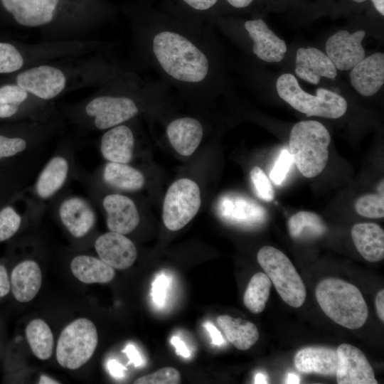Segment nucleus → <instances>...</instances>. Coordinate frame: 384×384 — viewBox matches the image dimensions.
Segmentation results:
<instances>
[{
    "label": "nucleus",
    "instance_id": "nucleus-23",
    "mask_svg": "<svg viewBox=\"0 0 384 384\" xmlns=\"http://www.w3.org/2000/svg\"><path fill=\"white\" fill-rule=\"evenodd\" d=\"M351 237L360 255L368 262H378L384 257V231L374 223H361L351 228Z\"/></svg>",
    "mask_w": 384,
    "mask_h": 384
},
{
    "label": "nucleus",
    "instance_id": "nucleus-16",
    "mask_svg": "<svg viewBox=\"0 0 384 384\" xmlns=\"http://www.w3.org/2000/svg\"><path fill=\"white\" fill-rule=\"evenodd\" d=\"M295 73L301 79L316 85L321 77L334 79L336 68L328 57L316 48H299L296 54Z\"/></svg>",
    "mask_w": 384,
    "mask_h": 384
},
{
    "label": "nucleus",
    "instance_id": "nucleus-51",
    "mask_svg": "<svg viewBox=\"0 0 384 384\" xmlns=\"http://www.w3.org/2000/svg\"><path fill=\"white\" fill-rule=\"evenodd\" d=\"M255 383L256 384H265L268 383V377L263 373H258L255 376Z\"/></svg>",
    "mask_w": 384,
    "mask_h": 384
},
{
    "label": "nucleus",
    "instance_id": "nucleus-6",
    "mask_svg": "<svg viewBox=\"0 0 384 384\" xmlns=\"http://www.w3.org/2000/svg\"><path fill=\"white\" fill-rule=\"evenodd\" d=\"M19 25L34 28L48 25L65 14L82 11L89 0H0Z\"/></svg>",
    "mask_w": 384,
    "mask_h": 384
},
{
    "label": "nucleus",
    "instance_id": "nucleus-31",
    "mask_svg": "<svg viewBox=\"0 0 384 384\" xmlns=\"http://www.w3.org/2000/svg\"><path fill=\"white\" fill-rule=\"evenodd\" d=\"M272 282L263 272L255 274L250 279L245 289L243 302L252 313H261L265 308L269 299Z\"/></svg>",
    "mask_w": 384,
    "mask_h": 384
},
{
    "label": "nucleus",
    "instance_id": "nucleus-46",
    "mask_svg": "<svg viewBox=\"0 0 384 384\" xmlns=\"http://www.w3.org/2000/svg\"><path fill=\"white\" fill-rule=\"evenodd\" d=\"M171 343L175 347L176 353L183 357H190V352L184 342L178 336H174L171 338Z\"/></svg>",
    "mask_w": 384,
    "mask_h": 384
},
{
    "label": "nucleus",
    "instance_id": "nucleus-3",
    "mask_svg": "<svg viewBox=\"0 0 384 384\" xmlns=\"http://www.w3.org/2000/svg\"><path fill=\"white\" fill-rule=\"evenodd\" d=\"M330 142L328 129L317 121H302L293 126L289 135V153L302 175L313 178L323 171L329 159Z\"/></svg>",
    "mask_w": 384,
    "mask_h": 384
},
{
    "label": "nucleus",
    "instance_id": "nucleus-40",
    "mask_svg": "<svg viewBox=\"0 0 384 384\" xmlns=\"http://www.w3.org/2000/svg\"><path fill=\"white\" fill-rule=\"evenodd\" d=\"M170 284V278L165 274H160L153 282L151 285V298L159 306L164 305L166 292Z\"/></svg>",
    "mask_w": 384,
    "mask_h": 384
},
{
    "label": "nucleus",
    "instance_id": "nucleus-45",
    "mask_svg": "<svg viewBox=\"0 0 384 384\" xmlns=\"http://www.w3.org/2000/svg\"><path fill=\"white\" fill-rule=\"evenodd\" d=\"M107 367L110 373L116 378H121L124 375L126 368L116 360H110Z\"/></svg>",
    "mask_w": 384,
    "mask_h": 384
},
{
    "label": "nucleus",
    "instance_id": "nucleus-36",
    "mask_svg": "<svg viewBox=\"0 0 384 384\" xmlns=\"http://www.w3.org/2000/svg\"><path fill=\"white\" fill-rule=\"evenodd\" d=\"M21 223L20 215L11 207L0 211V242L11 238L18 230Z\"/></svg>",
    "mask_w": 384,
    "mask_h": 384
},
{
    "label": "nucleus",
    "instance_id": "nucleus-1",
    "mask_svg": "<svg viewBox=\"0 0 384 384\" xmlns=\"http://www.w3.org/2000/svg\"><path fill=\"white\" fill-rule=\"evenodd\" d=\"M146 62L181 93L210 97L219 90L217 48L210 29L198 24L151 22L139 31Z\"/></svg>",
    "mask_w": 384,
    "mask_h": 384
},
{
    "label": "nucleus",
    "instance_id": "nucleus-22",
    "mask_svg": "<svg viewBox=\"0 0 384 384\" xmlns=\"http://www.w3.org/2000/svg\"><path fill=\"white\" fill-rule=\"evenodd\" d=\"M41 284V270L35 261H23L12 270L11 290L14 298L20 302L32 300L39 292Z\"/></svg>",
    "mask_w": 384,
    "mask_h": 384
},
{
    "label": "nucleus",
    "instance_id": "nucleus-9",
    "mask_svg": "<svg viewBox=\"0 0 384 384\" xmlns=\"http://www.w3.org/2000/svg\"><path fill=\"white\" fill-rule=\"evenodd\" d=\"M86 113L95 117L97 129H107L135 117L139 109L132 98L123 95H101L92 100L85 107Z\"/></svg>",
    "mask_w": 384,
    "mask_h": 384
},
{
    "label": "nucleus",
    "instance_id": "nucleus-37",
    "mask_svg": "<svg viewBox=\"0 0 384 384\" xmlns=\"http://www.w3.org/2000/svg\"><path fill=\"white\" fill-rule=\"evenodd\" d=\"M293 161L289 151L282 149L270 173L271 181L276 185H280L286 178Z\"/></svg>",
    "mask_w": 384,
    "mask_h": 384
},
{
    "label": "nucleus",
    "instance_id": "nucleus-49",
    "mask_svg": "<svg viewBox=\"0 0 384 384\" xmlns=\"http://www.w3.org/2000/svg\"><path fill=\"white\" fill-rule=\"evenodd\" d=\"M232 6L238 9L248 6L253 0H226Z\"/></svg>",
    "mask_w": 384,
    "mask_h": 384
},
{
    "label": "nucleus",
    "instance_id": "nucleus-53",
    "mask_svg": "<svg viewBox=\"0 0 384 384\" xmlns=\"http://www.w3.org/2000/svg\"><path fill=\"white\" fill-rule=\"evenodd\" d=\"M39 384H58L59 382L49 378L48 376H46L45 375H42L40 378Z\"/></svg>",
    "mask_w": 384,
    "mask_h": 384
},
{
    "label": "nucleus",
    "instance_id": "nucleus-44",
    "mask_svg": "<svg viewBox=\"0 0 384 384\" xmlns=\"http://www.w3.org/2000/svg\"><path fill=\"white\" fill-rule=\"evenodd\" d=\"M203 326L205 327L206 331L209 333L212 339V343L214 345L220 346L224 343V338L222 336V334L218 330V329L215 326H213L211 323L210 322L205 323Z\"/></svg>",
    "mask_w": 384,
    "mask_h": 384
},
{
    "label": "nucleus",
    "instance_id": "nucleus-5",
    "mask_svg": "<svg viewBox=\"0 0 384 384\" xmlns=\"http://www.w3.org/2000/svg\"><path fill=\"white\" fill-rule=\"evenodd\" d=\"M257 259L282 300L292 307H300L306 299V287L287 256L266 245L260 249Z\"/></svg>",
    "mask_w": 384,
    "mask_h": 384
},
{
    "label": "nucleus",
    "instance_id": "nucleus-54",
    "mask_svg": "<svg viewBox=\"0 0 384 384\" xmlns=\"http://www.w3.org/2000/svg\"><path fill=\"white\" fill-rule=\"evenodd\" d=\"M383 188H384V185H383V180H382L378 186V188H377V190H378V193L380 194V195H383L384 193H383Z\"/></svg>",
    "mask_w": 384,
    "mask_h": 384
},
{
    "label": "nucleus",
    "instance_id": "nucleus-41",
    "mask_svg": "<svg viewBox=\"0 0 384 384\" xmlns=\"http://www.w3.org/2000/svg\"><path fill=\"white\" fill-rule=\"evenodd\" d=\"M189 8L197 11H206L213 7L218 0H182Z\"/></svg>",
    "mask_w": 384,
    "mask_h": 384
},
{
    "label": "nucleus",
    "instance_id": "nucleus-4",
    "mask_svg": "<svg viewBox=\"0 0 384 384\" xmlns=\"http://www.w3.org/2000/svg\"><path fill=\"white\" fill-rule=\"evenodd\" d=\"M276 88L283 100L307 117L336 119L342 117L347 110V102L342 96L324 88L317 89L315 96L310 95L300 87L296 78L290 73L279 77Z\"/></svg>",
    "mask_w": 384,
    "mask_h": 384
},
{
    "label": "nucleus",
    "instance_id": "nucleus-14",
    "mask_svg": "<svg viewBox=\"0 0 384 384\" xmlns=\"http://www.w3.org/2000/svg\"><path fill=\"white\" fill-rule=\"evenodd\" d=\"M244 28L253 42L252 52L268 63L281 61L287 52L285 42L277 36L262 19L246 21Z\"/></svg>",
    "mask_w": 384,
    "mask_h": 384
},
{
    "label": "nucleus",
    "instance_id": "nucleus-25",
    "mask_svg": "<svg viewBox=\"0 0 384 384\" xmlns=\"http://www.w3.org/2000/svg\"><path fill=\"white\" fill-rule=\"evenodd\" d=\"M223 214L230 221L246 225H257L267 219L261 206L243 197H229L223 204Z\"/></svg>",
    "mask_w": 384,
    "mask_h": 384
},
{
    "label": "nucleus",
    "instance_id": "nucleus-55",
    "mask_svg": "<svg viewBox=\"0 0 384 384\" xmlns=\"http://www.w3.org/2000/svg\"><path fill=\"white\" fill-rule=\"evenodd\" d=\"M353 1L356 2V3H362V2H364L366 0H353Z\"/></svg>",
    "mask_w": 384,
    "mask_h": 384
},
{
    "label": "nucleus",
    "instance_id": "nucleus-17",
    "mask_svg": "<svg viewBox=\"0 0 384 384\" xmlns=\"http://www.w3.org/2000/svg\"><path fill=\"white\" fill-rule=\"evenodd\" d=\"M352 86L361 95H375L384 82V54L376 53L364 58L350 73Z\"/></svg>",
    "mask_w": 384,
    "mask_h": 384
},
{
    "label": "nucleus",
    "instance_id": "nucleus-34",
    "mask_svg": "<svg viewBox=\"0 0 384 384\" xmlns=\"http://www.w3.org/2000/svg\"><path fill=\"white\" fill-rule=\"evenodd\" d=\"M250 176L255 195L264 201L271 202L274 197V191L263 170L259 166H254Z\"/></svg>",
    "mask_w": 384,
    "mask_h": 384
},
{
    "label": "nucleus",
    "instance_id": "nucleus-10",
    "mask_svg": "<svg viewBox=\"0 0 384 384\" xmlns=\"http://www.w3.org/2000/svg\"><path fill=\"white\" fill-rule=\"evenodd\" d=\"M16 84L36 97L50 100L64 90L66 78L60 69L43 65L20 73Z\"/></svg>",
    "mask_w": 384,
    "mask_h": 384
},
{
    "label": "nucleus",
    "instance_id": "nucleus-18",
    "mask_svg": "<svg viewBox=\"0 0 384 384\" xmlns=\"http://www.w3.org/2000/svg\"><path fill=\"white\" fill-rule=\"evenodd\" d=\"M166 134L173 148L181 155H191L203 137V127L196 118L182 117L173 119L166 127Z\"/></svg>",
    "mask_w": 384,
    "mask_h": 384
},
{
    "label": "nucleus",
    "instance_id": "nucleus-39",
    "mask_svg": "<svg viewBox=\"0 0 384 384\" xmlns=\"http://www.w3.org/2000/svg\"><path fill=\"white\" fill-rule=\"evenodd\" d=\"M26 143L21 138H9L0 135V159L14 156L23 151Z\"/></svg>",
    "mask_w": 384,
    "mask_h": 384
},
{
    "label": "nucleus",
    "instance_id": "nucleus-42",
    "mask_svg": "<svg viewBox=\"0 0 384 384\" xmlns=\"http://www.w3.org/2000/svg\"><path fill=\"white\" fill-rule=\"evenodd\" d=\"M122 352L127 356L129 360V363H133L136 367L142 366L144 363L142 357L133 344H128Z\"/></svg>",
    "mask_w": 384,
    "mask_h": 384
},
{
    "label": "nucleus",
    "instance_id": "nucleus-33",
    "mask_svg": "<svg viewBox=\"0 0 384 384\" xmlns=\"http://www.w3.org/2000/svg\"><path fill=\"white\" fill-rule=\"evenodd\" d=\"M23 63L21 53L14 46L0 42V74L16 72L22 68Z\"/></svg>",
    "mask_w": 384,
    "mask_h": 384
},
{
    "label": "nucleus",
    "instance_id": "nucleus-15",
    "mask_svg": "<svg viewBox=\"0 0 384 384\" xmlns=\"http://www.w3.org/2000/svg\"><path fill=\"white\" fill-rule=\"evenodd\" d=\"M102 205L107 213V225L110 231L125 235L133 231L139 223V215L135 203L120 194L105 196Z\"/></svg>",
    "mask_w": 384,
    "mask_h": 384
},
{
    "label": "nucleus",
    "instance_id": "nucleus-24",
    "mask_svg": "<svg viewBox=\"0 0 384 384\" xmlns=\"http://www.w3.org/2000/svg\"><path fill=\"white\" fill-rule=\"evenodd\" d=\"M217 323L228 341L239 350L249 349L259 338L258 329L250 321L229 315H221L217 317Z\"/></svg>",
    "mask_w": 384,
    "mask_h": 384
},
{
    "label": "nucleus",
    "instance_id": "nucleus-8",
    "mask_svg": "<svg viewBox=\"0 0 384 384\" xmlns=\"http://www.w3.org/2000/svg\"><path fill=\"white\" fill-rule=\"evenodd\" d=\"M201 205V191L195 181L186 178L174 181L164 198V224L172 231L181 229L197 214Z\"/></svg>",
    "mask_w": 384,
    "mask_h": 384
},
{
    "label": "nucleus",
    "instance_id": "nucleus-20",
    "mask_svg": "<svg viewBox=\"0 0 384 384\" xmlns=\"http://www.w3.org/2000/svg\"><path fill=\"white\" fill-rule=\"evenodd\" d=\"M59 215L63 225L75 238L85 236L95 223L92 209L86 201L78 197L63 201L59 209Z\"/></svg>",
    "mask_w": 384,
    "mask_h": 384
},
{
    "label": "nucleus",
    "instance_id": "nucleus-38",
    "mask_svg": "<svg viewBox=\"0 0 384 384\" xmlns=\"http://www.w3.org/2000/svg\"><path fill=\"white\" fill-rule=\"evenodd\" d=\"M28 92L17 84L0 87V102L19 105L28 97Z\"/></svg>",
    "mask_w": 384,
    "mask_h": 384
},
{
    "label": "nucleus",
    "instance_id": "nucleus-30",
    "mask_svg": "<svg viewBox=\"0 0 384 384\" xmlns=\"http://www.w3.org/2000/svg\"><path fill=\"white\" fill-rule=\"evenodd\" d=\"M25 333L35 356L40 360L50 358L53 351L54 339L48 325L42 319H35L27 325Z\"/></svg>",
    "mask_w": 384,
    "mask_h": 384
},
{
    "label": "nucleus",
    "instance_id": "nucleus-27",
    "mask_svg": "<svg viewBox=\"0 0 384 384\" xmlns=\"http://www.w3.org/2000/svg\"><path fill=\"white\" fill-rule=\"evenodd\" d=\"M288 230L291 238L295 240L306 241L321 237L327 228L323 219L311 211H299L288 220Z\"/></svg>",
    "mask_w": 384,
    "mask_h": 384
},
{
    "label": "nucleus",
    "instance_id": "nucleus-7",
    "mask_svg": "<svg viewBox=\"0 0 384 384\" xmlns=\"http://www.w3.org/2000/svg\"><path fill=\"white\" fill-rule=\"evenodd\" d=\"M98 343L95 325L86 318H79L60 333L56 347V359L62 367L75 370L92 356Z\"/></svg>",
    "mask_w": 384,
    "mask_h": 384
},
{
    "label": "nucleus",
    "instance_id": "nucleus-26",
    "mask_svg": "<svg viewBox=\"0 0 384 384\" xmlns=\"http://www.w3.org/2000/svg\"><path fill=\"white\" fill-rule=\"evenodd\" d=\"M73 275L85 284L107 283L115 275L114 268L100 259L87 255H79L70 262Z\"/></svg>",
    "mask_w": 384,
    "mask_h": 384
},
{
    "label": "nucleus",
    "instance_id": "nucleus-29",
    "mask_svg": "<svg viewBox=\"0 0 384 384\" xmlns=\"http://www.w3.org/2000/svg\"><path fill=\"white\" fill-rule=\"evenodd\" d=\"M103 178L110 186L124 191H137L145 183L144 175L137 169L126 164L112 162L107 164Z\"/></svg>",
    "mask_w": 384,
    "mask_h": 384
},
{
    "label": "nucleus",
    "instance_id": "nucleus-47",
    "mask_svg": "<svg viewBox=\"0 0 384 384\" xmlns=\"http://www.w3.org/2000/svg\"><path fill=\"white\" fill-rule=\"evenodd\" d=\"M19 105L0 102V118H7L15 114Z\"/></svg>",
    "mask_w": 384,
    "mask_h": 384
},
{
    "label": "nucleus",
    "instance_id": "nucleus-21",
    "mask_svg": "<svg viewBox=\"0 0 384 384\" xmlns=\"http://www.w3.org/2000/svg\"><path fill=\"white\" fill-rule=\"evenodd\" d=\"M134 139L132 131L124 124L110 128L102 137L103 157L112 162L127 164L132 158Z\"/></svg>",
    "mask_w": 384,
    "mask_h": 384
},
{
    "label": "nucleus",
    "instance_id": "nucleus-48",
    "mask_svg": "<svg viewBox=\"0 0 384 384\" xmlns=\"http://www.w3.org/2000/svg\"><path fill=\"white\" fill-rule=\"evenodd\" d=\"M375 304L379 319L384 321V290H380L375 297Z\"/></svg>",
    "mask_w": 384,
    "mask_h": 384
},
{
    "label": "nucleus",
    "instance_id": "nucleus-13",
    "mask_svg": "<svg viewBox=\"0 0 384 384\" xmlns=\"http://www.w3.org/2000/svg\"><path fill=\"white\" fill-rule=\"evenodd\" d=\"M95 247L100 260L117 270L131 267L137 256L134 244L124 235L112 231L98 237Z\"/></svg>",
    "mask_w": 384,
    "mask_h": 384
},
{
    "label": "nucleus",
    "instance_id": "nucleus-12",
    "mask_svg": "<svg viewBox=\"0 0 384 384\" xmlns=\"http://www.w3.org/2000/svg\"><path fill=\"white\" fill-rule=\"evenodd\" d=\"M365 35L364 31L350 33L343 30L329 38L326 44V55L336 69L351 70L365 58V50L361 45Z\"/></svg>",
    "mask_w": 384,
    "mask_h": 384
},
{
    "label": "nucleus",
    "instance_id": "nucleus-35",
    "mask_svg": "<svg viewBox=\"0 0 384 384\" xmlns=\"http://www.w3.org/2000/svg\"><path fill=\"white\" fill-rule=\"evenodd\" d=\"M179 372L172 367H164L153 373L135 380V384H178L181 383Z\"/></svg>",
    "mask_w": 384,
    "mask_h": 384
},
{
    "label": "nucleus",
    "instance_id": "nucleus-11",
    "mask_svg": "<svg viewBox=\"0 0 384 384\" xmlns=\"http://www.w3.org/2000/svg\"><path fill=\"white\" fill-rule=\"evenodd\" d=\"M336 378L338 384H377L373 369L364 353L356 346L343 343L337 350Z\"/></svg>",
    "mask_w": 384,
    "mask_h": 384
},
{
    "label": "nucleus",
    "instance_id": "nucleus-32",
    "mask_svg": "<svg viewBox=\"0 0 384 384\" xmlns=\"http://www.w3.org/2000/svg\"><path fill=\"white\" fill-rule=\"evenodd\" d=\"M358 214L368 218H381L384 216V198L379 193H368L359 197L355 202Z\"/></svg>",
    "mask_w": 384,
    "mask_h": 384
},
{
    "label": "nucleus",
    "instance_id": "nucleus-52",
    "mask_svg": "<svg viewBox=\"0 0 384 384\" xmlns=\"http://www.w3.org/2000/svg\"><path fill=\"white\" fill-rule=\"evenodd\" d=\"M374 7L381 14L384 15V1L383 0H371Z\"/></svg>",
    "mask_w": 384,
    "mask_h": 384
},
{
    "label": "nucleus",
    "instance_id": "nucleus-43",
    "mask_svg": "<svg viewBox=\"0 0 384 384\" xmlns=\"http://www.w3.org/2000/svg\"><path fill=\"white\" fill-rule=\"evenodd\" d=\"M11 285L6 267L0 265V299L10 291Z\"/></svg>",
    "mask_w": 384,
    "mask_h": 384
},
{
    "label": "nucleus",
    "instance_id": "nucleus-19",
    "mask_svg": "<svg viewBox=\"0 0 384 384\" xmlns=\"http://www.w3.org/2000/svg\"><path fill=\"white\" fill-rule=\"evenodd\" d=\"M337 365V352L331 348L306 347L299 351L294 356V366L298 371L303 373L334 375Z\"/></svg>",
    "mask_w": 384,
    "mask_h": 384
},
{
    "label": "nucleus",
    "instance_id": "nucleus-28",
    "mask_svg": "<svg viewBox=\"0 0 384 384\" xmlns=\"http://www.w3.org/2000/svg\"><path fill=\"white\" fill-rule=\"evenodd\" d=\"M68 172V164L61 156L53 157L41 173L36 191L42 198H48L57 192L65 183Z\"/></svg>",
    "mask_w": 384,
    "mask_h": 384
},
{
    "label": "nucleus",
    "instance_id": "nucleus-2",
    "mask_svg": "<svg viewBox=\"0 0 384 384\" xmlns=\"http://www.w3.org/2000/svg\"><path fill=\"white\" fill-rule=\"evenodd\" d=\"M316 298L324 313L342 326L359 329L367 320V304L360 290L351 283L325 279L316 288Z\"/></svg>",
    "mask_w": 384,
    "mask_h": 384
},
{
    "label": "nucleus",
    "instance_id": "nucleus-50",
    "mask_svg": "<svg viewBox=\"0 0 384 384\" xmlns=\"http://www.w3.org/2000/svg\"><path fill=\"white\" fill-rule=\"evenodd\" d=\"M284 383L287 384H297L300 383V377L293 373H289L287 374Z\"/></svg>",
    "mask_w": 384,
    "mask_h": 384
}]
</instances>
